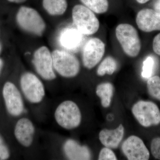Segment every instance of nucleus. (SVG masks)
Returning a JSON list of instances; mask_svg holds the SVG:
<instances>
[{
    "instance_id": "nucleus-1",
    "label": "nucleus",
    "mask_w": 160,
    "mask_h": 160,
    "mask_svg": "<svg viewBox=\"0 0 160 160\" xmlns=\"http://www.w3.org/2000/svg\"><path fill=\"white\" fill-rule=\"evenodd\" d=\"M54 119L60 127L66 130H72L79 126L82 115L77 104L71 100L60 103L54 112Z\"/></svg>"
},
{
    "instance_id": "nucleus-2",
    "label": "nucleus",
    "mask_w": 160,
    "mask_h": 160,
    "mask_svg": "<svg viewBox=\"0 0 160 160\" xmlns=\"http://www.w3.org/2000/svg\"><path fill=\"white\" fill-rule=\"evenodd\" d=\"M117 38L128 56L135 58L139 53L141 43L137 30L129 24H121L116 29Z\"/></svg>"
},
{
    "instance_id": "nucleus-3",
    "label": "nucleus",
    "mask_w": 160,
    "mask_h": 160,
    "mask_svg": "<svg viewBox=\"0 0 160 160\" xmlns=\"http://www.w3.org/2000/svg\"><path fill=\"white\" fill-rule=\"evenodd\" d=\"M72 18L77 29L82 34H94L99 28V22L94 12L85 6H74L72 10Z\"/></svg>"
},
{
    "instance_id": "nucleus-4",
    "label": "nucleus",
    "mask_w": 160,
    "mask_h": 160,
    "mask_svg": "<svg viewBox=\"0 0 160 160\" xmlns=\"http://www.w3.org/2000/svg\"><path fill=\"white\" fill-rule=\"evenodd\" d=\"M54 70L62 77L76 76L80 71L79 60L69 52L56 49L52 53Z\"/></svg>"
},
{
    "instance_id": "nucleus-5",
    "label": "nucleus",
    "mask_w": 160,
    "mask_h": 160,
    "mask_svg": "<svg viewBox=\"0 0 160 160\" xmlns=\"http://www.w3.org/2000/svg\"><path fill=\"white\" fill-rule=\"evenodd\" d=\"M16 18L22 29L36 35H42L46 29V24L42 18L37 10L30 7H20Z\"/></svg>"
},
{
    "instance_id": "nucleus-6",
    "label": "nucleus",
    "mask_w": 160,
    "mask_h": 160,
    "mask_svg": "<svg viewBox=\"0 0 160 160\" xmlns=\"http://www.w3.org/2000/svg\"><path fill=\"white\" fill-rule=\"evenodd\" d=\"M20 86L24 96L29 102L37 104L42 102L46 96V89L42 81L30 72L22 74Z\"/></svg>"
},
{
    "instance_id": "nucleus-7",
    "label": "nucleus",
    "mask_w": 160,
    "mask_h": 160,
    "mask_svg": "<svg viewBox=\"0 0 160 160\" xmlns=\"http://www.w3.org/2000/svg\"><path fill=\"white\" fill-rule=\"evenodd\" d=\"M132 112L141 126L149 127L160 124V110L156 104L150 101H140L132 108Z\"/></svg>"
},
{
    "instance_id": "nucleus-8",
    "label": "nucleus",
    "mask_w": 160,
    "mask_h": 160,
    "mask_svg": "<svg viewBox=\"0 0 160 160\" xmlns=\"http://www.w3.org/2000/svg\"><path fill=\"white\" fill-rule=\"evenodd\" d=\"M32 63L38 74L44 79L52 81L56 78L52 55L46 46H42L36 50Z\"/></svg>"
},
{
    "instance_id": "nucleus-9",
    "label": "nucleus",
    "mask_w": 160,
    "mask_h": 160,
    "mask_svg": "<svg viewBox=\"0 0 160 160\" xmlns=\"http://www.w3.org/2000/svg\"><path fill=\"white\" fill-rule=\"evenodd\" d=\"M105 52V45L102 40L98 38L90 39L83 47V65L88 69L94 68L102 58Z\"/></svg>"
},
{
    "instance_id": "nucleus-10",
    "label": "nucleus",
    "mask_w": 160,
    "mask_h": 160,
    "mask_svg": "<svg viewBox=\"0 0 160 160\" xmlns=\"http://www.w3.org/2000/svg\"><path fill=\"white\" fill-rule=\"evenodd\" d=\"M3 96L7 111L9 114L18 117L25 111V106L22 95L13 83L7 82L3 89Z\"/></svg>"
},
{
    "instance_id": "nucleus-11",
    "label": "nucleus",
    "mask_w": 160,
    "mask_h": 160,
    "mask_svg": "<svg viewBox=\"0 0 160 160\" xmlns=\"http://www.w3.org/2000/svg\"><path fill=\"white\" fill-rule=\"evenodd\" d=\"M122 151L127 159L148 160L150 157L149 152L142 139L136 136L129 137L122 146Z\"/></svg>"
},
{
    "instance_id": "nucleus-12",
    "label": "nucleus",
    "mask_w": 160,
    "mask_h": 160,
    "mask_svg": "<svg viewBox=\"0 0 160 160\" xmlns=\"http://www.w3.org/2000/svg\"><path fill=\"white\" fill-rule=\"evenodd\" d=\"M35 134L33 122L27 118L20 119L16 124L14 135L16 138L22 146L26 148L32 145Z\"/></svg>"
},
{
    "instance_id": "nucleus-13",
    "label": "nucleus",
    "mask_w": 160,
    "mask_h": 160,
    "mask_svg": "<svg viewBox=\"0 0 160 160\" xmlns=\"http://www.w3.org/2000/svg\"><path fill=\"white\" fill-rule=\"evenodd\" d=\"M136 22L139 29L145 32L160 30V12L154 9H142L137 15Z\"/></svg>"
},
{
    "instance_id": "nucleus-14",
    "label": "nucleus",
    "mask_w": 160,
    "mask_h": 160,
    "mask_svg": "<svg viewBox=\"0 0 160 160\" xmlns=\"http://www.w3.org/2000/svg\"><path fill=\"white\" fill-rule=\"evenodd\" d=\"M63 151L69 160H86L91 158V152L88 147L82 146L75 140H66L63 145Z\"/></svg>"
},
{
    "instance_id": "nucleus-15",
    "label": "nucleus",
    "mask_w": 160,
    "mask_h": 160,
    "mask_svg": "<svg viewBox=\"0 0 160 160\" xmlns=\"http://www.w3.org/2000/svg\"><path fill=\"white\" fill-rule=\"evenodd\" d=\"M125 129L122 124H120L114 129H104L99 134V138L101 143L110 149H117L124 137Z\"/></svg>"
},
{
    "instance_id": "nucleus-16",
    "label": "nucleus",
    "mask_w": 160,
    "mask_h": 160,
    "mask_svg": "<svg viewBox=\"0 0 160 160\" xmlns=\"http://www.w3.org/2000/svg\"><path fill=\"white\" fill-rule=\"evenodd\" d=\"M82 35L78 29H64L60 33L59 38L60 45L69 51L76 50L79 48L82 42Z\"/></svg>"
},
{
    "instance_id": "nucleus-17",
    "label": "nucleus",
    "mask_w": 160,
    "mask_h": 160,
    "mask_svg": "<svg viewBox=\"0 0 160 160\" xmlns=\"http://www.w3.org/2000/svg\"><path fill=\"white\" fill-rule=\"evenodd\" d=\"M114 90L113 85L109 82L102 83L97 87L96 93L101 98V104L104 108H108L110 106Z\"/></svg>"
},
{
    "instance_id": "nucleus-18",
    "label": "nucleus",
    "mask_w": 160,
    "mask_h": 160,
    "mask_svg": "<svg viewBox=\"0 0 160 160\" xmlns=\"http://www.w3.org/2000/svg\"><path fill=\"white\" fill-rule=\"evenodd\" d=\"M66 0H43V6L51 15H62L67 9Z\"/></svg>"
},
{
    "instance_id": "nucleus-19",
    "label": "nucleus",
    "mask_w": 160,
    "mask_h": 160,
    "mask_svg": "<svg viewBox=\"0 0 160 160\" xmlns=\"http://www.w3.org/2000/svg\"><path fill=\"white\" fill-rule=\"evenodd\" d=\"M118 65L116 61L112 57L105 58L98 67L97 74L99 76H103L106 74H113L117 69Z\"/></svg>"
},
{
    "instance_id": "nucleus-20",
    "label": "nucleus",
    "mask_w": 160,
    "mask_h": 160,
    "mask_svg": "<svg viewBox=\"0 0 160 160\" xmlns=\"http://www.w3.org/2000/svg\"><path fill=\"white\" fill-rule=\"evenodd\" d=\"M87 8L98 14L105 13L109 8L108 0H80Z\"/></svg>"
},
{
    "instance_id": "nucleus-21",
    "label": "nucleus",
    "mask_w": 160,
    "mask_h": 160,
    "mask_svg": "<svg viewBox=\"0 0 160 160\" xmlns=\"http://www.w3.org/2000/svg\"><path fill=\"white\" fill-rule=\"evenodd\" d=\"M147 89L150 96L160 101V78L158 76L149 78L147 83Z\"/></svg>"
},
{
    "instance_id": "nucleus-22",
    "label": "nucleus",
    "mask_w": 160,
    "mask_h": 160,
    "mask_svg": "<svg viewBox=\"0 0 160 160\" xmlns=\"http://www.w3.org/2000/svg\"><path fill=\"white\" fill-rule=\"evenodd\" d=\"M154 58L149 56L147 57L143 62L142 77L144 78H149L151 77L154 70Z\"/></svg>"
},
{
    "instance_id": "nucleus-23",
    "label": "nucleus",
    "mask_w": 160,
    "mask_h": 160,
    "mask_svg": "<svg viewBox=\"0 0 160 160\" xmlns=\"http://www.w3.org/2000/svg\"><path fill=\"white\" fill-rule=\"evenodd\" d=\"M99 160H116L117 158L110 148L105 147L101 149L99 154Z\"/></svg>"
},
{
    "instance_id": "nucleus-24",
    "label": "nucleus",
    "mask_w": 160,
    "mask_h": 160,
    "mask_svg": "<svg viewBox=\"0 0 160 160\" xmlns=\"http://www.w3.org/2000/svg\"><path fill=\"white\" fill-rule=\"evenodd\" d=\"M152 154L156 159L160 160V138H156L152 141Z\"/></svg>"
},
{
    "instance_id": "nucleus-25",
    "label": "nucleus",
    "mask_w": 160,
    "mask_h": 160,
    "mask_svg": "<svg viewBox=\"0 0 160 160\" xmlns=\"http://www.w3.org/2000/svg\"><path fill=\"white\" fill-rule=\"evenodd\" d=\"M10 156L9 149L5 144L2 137L0 135V160L9 158Z\"/></svg>"
},
{
    "instance_id": "nucleus-26",
    "label": "nucleus",
    "mask_w": 160,
    "mask_h": 160,
    "mask_svg": "<svg viewBox=\"0 0 160 160\" xmlns=\"http://www.w3.org/2000/svg\"><path fill=\"white\" fill-rule=\"evenodd\" d=\"M152 49L157 54L160 56V33L156 36L153 39Z\"/></svg>"
},
{
    "instance_id": "nucleus-27",
    "label": "nucleus",
    "mask_w": 160,
    "mask_h": 160,
    "mask_svg": "<svg viewBox=\"0 0 160 160\" xmlns=\"http://www.w3.org/2000/svg\"><path fill=\"white\" fill-rule=\"evenodd\" d=\"M154 10L160 12V0H156L153 5Z\"/></svg>"
},
{
    "instance_id": "nucleus-28",
    "label": "nucleus",
    "mask_w": 160,
    "mask_h": 160,
    "mask_svg": "<svg viewBox=\"0 0 160 160\" xmlns=\"http://www.w3.org/2000/svg\"><path fill=\"white\" fill-rule=\"evenodd\" d=\"M10 2L15 3H21L26 2V0H8Z\"/></svg>"
},
{
    "instance_id": "nucleus-29",
    "label": "nucleus",
    "mask_w": 160,
    "mask_h": 160,
    "mask_svg": "<svg viewBox=\"0 0 160 160\" xmlns=\"http://www.w3.org/2000/svg\"><path fill=\"white\" fill-rule=\"evenodd\" d=\"M137 2L140 4H144L148 2L149 0H136Z\"/></svg>"
},
{
    "instance_id": "nucleus-30",
    "label": "nucleus",
    "mask_w": 160,
    "mask_h": 160,
    "mask_svg": "<svg viewBox=\"0 0 160 160\" xmlns=\"http://www.w3.org/2000/svg\"><path fill=\"white\" fill-rule=\"evenodd\" d=\"M3 67V62L2 60L0 58V72H1V70H2V68Z\"/></svg>"
},
{
    "instance_id": "nucleus-31",
    "label": "nucleus",
    "mask_w": 160,
    "mask_h": 160,
    "mask_svg": "<svg viewBox=\"0 0 160 160\" xmlns=\"http://www.w3.org/2000/svg\"><path fill=\"white\" fill-rule=\"evenodd\" d=\"M1 51V45H0V52Z\"/></svg>"
}]
</instances>
